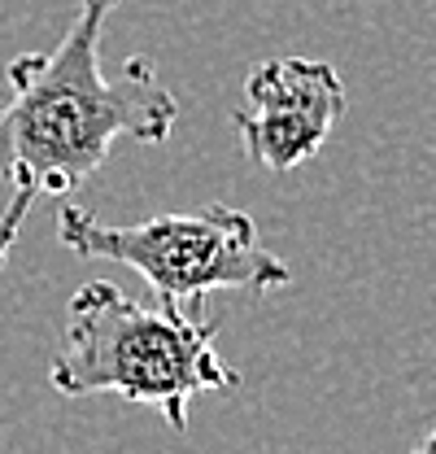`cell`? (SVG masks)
<instances>
[{
  "label": "cell",
  "instance_id": "obj_1",
  "mask_svg": "<svg viewBox=\"0 0 436 454\" xmlns=\"http://www.w3.org/2000/svg\"><path fill=\"white\" fill-rule=\"evenodd\" d=\"M122 0H79L74 22L49 53H22L4 66L9 101H0V267L9 262L31 206L70 192L105 167L113 140L162 145L179 122V101L149 57H131L122 74L101 70L109 13Z\"/></svg>",
  "mask_w": 436,
  "mask_h": 454
},
{
  "label": "cell",
  "instance_id": "obj_2",
  "mask_svg": "<svg viewBox=\"0 0 436 454\" xmlns=\"http://www.w3.org/2000/svg\"><path fill=\"white\" fill-rule=\"evenodd\" d=\"M218 319H197L175 306H140L109 280H88L66 306L61 354L49 385L61 397L118 394L158 406L175 433H188L197 394L240 385L214 349Z\"/></svg>",
  "mask_w": 436,
  "mask_h": 454
},
{
  "label": "cell",
  "instance_id": "obj_3",
  "mask_svg": "<svg viewBox=\"0 0 436 454\" xmlns=\"http://www.w3.org/2000/svg\"><path fill=\"white\" fill-rule=\"evenodd\" d=\"M57 236L79 258H105L140 271L162 306L201 319L206 297L218 288L271 293L292 284V267L258 240V223L245 210L210 201L188 215H153L144 223H101L83 206L57 215Z\"/></svg>",
  "mask_w": 436,
  "mask_h": 454
},
{
  "label": "cell",
  "instance_id": "obj_4",
  "mask_svg": "<svg viewBox=\"0 0 436 454\" xmlns=\"http://www.w3.org/2000/svg\"><path fill=\"white\" fill-rule=\"evenodd\" d=\"M340 118L345 79L336 66L315 57H267L249 70L245 110L231 114V127L253 167L288 175L323 149Z\"/></svg>",
  "mask_w": 436,
  "mask_h": 454
},
{
  "label": "cell",
  "instance_id": "obj_5",
  "mask_svg": "<svg viewBox=\"0 0 436 454\" xmlns=\"http://www.w3.org/2000/svg\"><path fill=\"white\" fill-rule=\"evenodd\" d=\"M406 454H436V428L428 433V437H424V442H419V446H410Z\"/></svg>",
  "mask_w": 436,
  "mask_h": 454
}]
</instances>
